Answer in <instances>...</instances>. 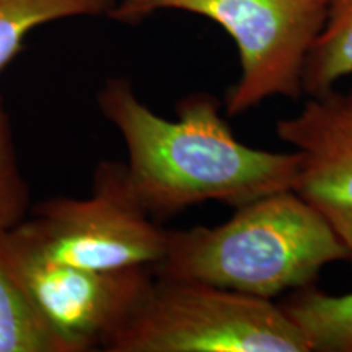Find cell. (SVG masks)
Wrapping results in <instances>:
<instances>
[{
	"instance_id": "obj_1",
	"label": "cell",
	"mask_w": 352,
	"mask_h": 352,
	"mask_svg": "<svg viewBox=\"0 0 352 352\" xmlns=\"http://www.w3.org/2000/svg\"><path fill=\"white\" fill-rule=\"evenodd\" d=\"M96 101L124 140L127 183L152 219L173 217L210 201L236 209L292 189L300 153L241 144L214 95L184 96L176 121L153 113L126 78L108 80Z\"/></svg>"
},
{
	"instance_id": "obj_2",
	"label": "cell",
	"mask_w": 352,
	"mask_h": 352,
	"mask_svg": "<svg viewBox=\"0 0 352 352\" xmlns=\"http://www.w3.org/2000/svg\"><path fill=\"white\" fill-rule=\"evenodd\" d=\"M347 252L316 209L294 189L236 208L227 222L168 230L153 276L197 280L259 298L314 284Z\"/></svg>"
},
{
	"instance_id": "obj_3",
	"label": "cell",
	"mask_w": 352,
	"mask_h": 352,
	"mask_svg": "<svg viewBox=\"0 0 352 352\" xmlns=\"http://www.w3.org/2000/svg\"><path fill=\"white\" fill-rule=\"evenodd\" d=\"M107 352H311L284 308L197 280L153 276Z\"/></svg>"
},
{
	"instance_id": "obj_4",
	"label": "cell",
	"mask_w": 352,
	"mask_h": 352,
	"mask_svg": "<svg viewBox=\"0 0 352 352\" xmlns=\"http://www.w3.org/2000/svg\"><path fill=\"white\" fill-rule=\"evenodd\" d=\"M329 0H120L109 19L134 25L160 10H183L215 21L239 47L241 76L226 96L227 116L263 101L303 95V69L327 20Z\"/></svg>"
},
{
	"instance_id": "obj_5",
	"label": "cell",
	"mask_w": 352,
	"mask_h": 352,
	"mask_svg": "<svg viewBox=\"0 0 352 352\" xmlns=\"http://www.w3.org/2000/svg\"><path fill=\"white\" fill-rule=\"evenodd\" d=\"M19 228L44 256L94 271L152 270L168 240L132 195L121 162H101L90 197L44 201Z\"/></svg>"
},
{
	"instance_id": "obj_6",
	"label": "cell",
	"mask_w": 352,
	"mask_h": 352,
	"mask_svg": "<svg viewBox=\"0 0 352 352\" xmlns=\"http://www.w3.org/2000/svg\"><path fill=\"white\" fill-rule=\"evenodd\" d=\"M0 250L70 352L103 351L153 283L151 267L94 271L57 263L38 252L19 226L0 230Z\"/></svg>"
},
{
	"instance_id": "obj_7",
	"label": "cell",
	"mask_w": 352,
	"mask_h": 352,
	"mask_svg": "<svg viewBox=\"0 0 352 352\" xmlns=\"http://www.w3.org/2000/svg\"><path fill=\"white\" fill-rule=\"evenodd\" d=\"M276 134L300 153L292 189L333 228L352 264V113L344 95L310 98Z\"/></svg>"
},
{
	"instance_id": "obj_8",
	"label": "cell",
	"mask_w": 352,
	"mask_h": 352,
	"mask_svg": "<svg viewBox=\"0 0 352 352\" xmlns=\"http://www.w3.org/2000/svg\"><path fill=\"white\" fill-rule=\"evenodd\" d=\"M280 307L305 333L311 352H352V292L333 296L310 284Z\"/></svg>"
},
{
	"instance_id": "obj_9",
	"label": "cell",
	"mask_w": 352,
	"mask_h": 352,
	"mask_svg": "<svg viewBox=\"0 0 352 352\" xmlns=\"http://www.w3.org/2000/svg\"><path fill=\"white\" fill-rule=\"evenodd\" d=\"M0 352H70L34 307L0 250Z\"/></svg>"
},
{
	"instance_id": "obj_10",
	"label": "cell",
	"mask_w": 352,
	"mask_h": 352,
	"mask_svg": "<svg viewBox=\"0 0 352 352\" xmlns=\"http://www.w3.org/2000/svg\"><path fill=\"white\" fill-rule=\"evenodd\" d=\"M352 76V0H329L327 20L303 69V94L318 98Z\"/></svg>"
},
{
	"instance_id": "obj_11",
	"label": "cell",
	"mask_w": 352,
	"mask_h": 352,
	"mask_svg": "<svg viewBox=\"0 0 352 352\" xmlns=\"http://www.w3.org/2000/svg\"><path fill=\"white\" fill-rule=\"evenodd\" d=\"M114 6L116 0H0V72L38 26L76 16H109Z\"/></svg>"
},
{
	"instance_id": "obj_12",
	"label": "cell",
	"mask_w": 352,
	"mask_h": 352,
	"mask_svg": "<svg viewBox=\"0 0 352 352\" xmlns=\"http://www.w3.org/2000/svg\"><path fill=\"white\" fill-rule=\"evenodd\" d=\"M30 188L16 155L10 114L0 94V230L19 226L28 217Z\"/></svg>"
},
{
	"instance_id": "obj_13",
	"label": "cell",
	"mask_w": 352,
	"mask_h": 352,
	"mask_svg": "<svg viewBox=\"0 0 352 352\" xmlns=\"http://www.w3.org/2000/svg\"><path fill=\"white\" fill-rule=\"evenodd\" d=\"M344 101H346L347 108H349V109H351V113H352V91H351V95L344 96Z\"/></svg>"
}]
</instances>
